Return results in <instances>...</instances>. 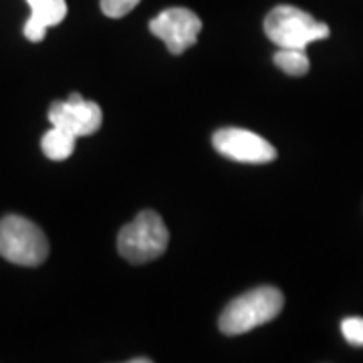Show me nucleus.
<instances>
[{"mask_svg":"<svg viewBox=\"0 0 363 363\" xmlns=\"http://www.w3.org/2000/svg\"><path fill=\"white\" fill-rule=\"evenodd\" d=\"M138 4H140V0H101V11L109 18H121V16L130 14Z\"/></svg>","mask_w":363,"mask_h":363,"instance_id":"f8f14e48","label":"nucleus"},{"mask_svg":"<svg viewBox=\"0 0 363 363\" xmlns=\"http://www.w3.org/2000/svg\"><path fill=\"white\" fill-rule=\"evenodd\" d=\"M264 33L279 49H307V45L329 37V26L297 6L283 4L267 14Z\"/></svg>","mask_w":363,"mask_h":363,"instance_id":"7ed1b4c3","label":"nucleus"},{"mask_svg":"<svg viewBox=\"0 0 363 363\" xmlns=\"http://www.w3.org/2000/svg\"><path fill=\"white\" fill-rule=\"evenodd\" d=\"M214 150L240 164H269L277 157V150L259 133L240 128H224L212 138Z\"/></svg>","mask_w":363,"mask_h":363,"instance_id":"39448f33","label":"nucleus"},{"mask_svg":"<svg viewBox=\"0 0 363 363\" xmlns=\"http://www.w3.org/2000/svg\"><path fill=\"white\" fill-rule=\"evenodd\" d=\"M0 257L21 267H39L49 257V240L35 222L11 214L0 220Z\"/></svg>","mask_w":363,"mask_h":363,"instance_id":"20e7f679","label":"nucleus"},{"mask_svg":"<svg viewBox=\"0 0 363 363\" xmlns=\"http://www.w3.org/2000/svg\"><path fill=\"white\" fill-rule=\"evenodd\" d=\"M49 121L55 128L73 133L75 138L93 135L104 123V111L93 101H85L79 93H71L65 101H55L49 109Z\"/></svg>","mask_w":363,"mask_h":363,"instance_id":"0eeeda50","label":"nucleus"},{"mask_svg":"<svg viewBox=\"0 0 363 363\" xmlns=\"http://www.w3.org/2000/svg\"><path fill=\"white\" fill-rule=\"evenodd\" d=\"M152 35L166 43L172 55H182L190 49L202 33V21L190 9H166L150 23Z\"/></svg>","mask_w":363,"mask_h":363,"instance_id":"423d86ee","label":"nucleus"},{"mask_svg":"<svg viewBox=\"0 0 363 363\" xmlns=\"http://www.w3.org/2000/svg\"><path fill=\"white\" fill-rule=\"evenodd\" d=\"M169 242V233L162 216L143 210L117 234V250L131 264H145L160 259Z\"/></svg>","mask_w":363,"mask_h":363,"instance_id":"f03ea898","label":"nucleus"},{"mask_svg":"<svg viewBox=\"0 0 363 363\" xmlns=\"http://www.w3.org/2000/svg\"><path fill=\"white\" fill-rule=\"evenodd\" d=\"M30 6V16L25 23V37L30 43H40L49 26L63 23L67 16L65 0H26Z\"/></svg>","mask_w":363,"mask_h":363,"instance_id":"6e6552de","label":"nucleus"},{"mask_svg":"<svg viewBox=\"0 0 363 363\" xmlns=\"http://www.w3.org/2000/svg\"><path fill=\"white\" fill-rule=\"evenodd\" d=\"M285 297L277 286H257L233 303L220 315V331L224 335H242L260 325L272 321L283 311Z\"/></svg>","mask_w":363,"mask_h":363,"instance_id":"f257e3e1","label":"nucleus"},{"mask_svg":"<svg viewBox=\"0 0 363 363\" xmlns=\"http://www.w3.org/2000/svg\"><path fill=\"white\" fill-rule=\"evenodd\" d=\"M274 65L291 77H303L309 71V57L305 49H279L272 57Z\"/></svg>","mask_w":363,"mask_h":363,"instance_id":"9d476101","label":"nucleus"},{"mask_svg":"<svg viewBox=\"0 0 363 363\" xmlns=\"http://www.w3.org/2000/svg\"><path fill=\"white\" fill-rule=\"evenodd\" d=\"M75 143H77V138L73 133H69V131L52 125V130H49L43 135L40 147H43V154L49 157V160L61 162V160H67V157L73 156Z\"/></svg>","mask_w":363,"mask_h":363,"instance_id":"1a4fd4ad","label":"nucleus"},{"mask_svg":"<svg viewBox=\"0 0 363 363\" xmlns=\"http://www.w3.org/2000/svg\"><path fill=\"white\" fill-rule=\"evenodd\" d=\"M341 333L353 347H363V317H347L341 321Z\"/></svg>","mask_w":363,"mask_h":363,"instance_id":"9b49d317","label":"nucleus"}]
</instances>
